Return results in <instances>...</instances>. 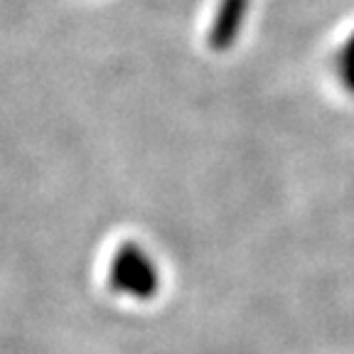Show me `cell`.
<instances>
[{
    "mask_svg": "<svg viewBox=\"0 0 354 354\" xmlns=\"http://www.w3.org/2000/svg\"><path fill=\"white\" fill-rule=\"evenodd\" d=\"M109 286L133 300H153L160 290V268L138 241H123L109 261Z\"/></svg>",
    "mask_w": 354,
    "mask_h": 354,
    "instance_id": "1",
    "label": "cell"
},
{
    "mask_svg": "<svg viewBox=\"0 0 354 354\" xmlns=\"http://www.w3.org/2000/svg\"><path fill=\"white\" fill-rule=\"evenodd\" d=\"M249 6L251 0H219L207 32V44L212 52H229L239 42L249 15Z\"/></svg>",
    "mask_w": 354,
    "mask_h": 354,
    "instance_id": "2",
    "label": "cell"
},
{
    "mask_svg": "<svg viewBox=\"0 0 354 354\" xmlns=\"http://www.w3.org/2000/svg\"><path fill=\"white\" fill-rule=\"evenodd\" d=\"M335 74L344 91L354 96V32H349V37L335 55Z\"/></svg>",
    "mask_w": 354,
    "mask_h": 354,
    "instance_id": "3",
    "label": "cell"
}]
</instances>
